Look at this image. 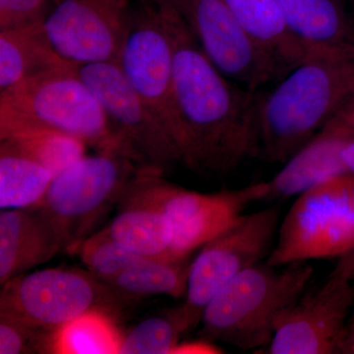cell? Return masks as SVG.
I'll use <instances>...</instances> for the list:
<instances>
[{
  "label": "cell",
  "instance_id": "6da1fadb",
  "mask_svg": "<svg viewBox=\"0 0 354 354\" xmlns=\"http://www.w3.org/2000/svg\"><path fill=\"white\" fill-rule=\"evenodd\" d=\"M174 41V102L183 165L225 176L259 157L258 114L264 93L239 87L205 55L187 26L164 0Z\"/></svg>",
  "mask_w": 354,
  "mask_h": 354
},
{
  "label": "cell",
  "instance_id": "7a4b0ae2",
  "mask_svg": "<svg viewBox=\"0 0 354 354\" xmlns=\"http://www.w3.org/2000/svg\"><path fill=\"white\" fill-rule=\"evenodd\" d=\"M353 97L354 48L311 53L263 95L258 158L285 164Z\"/></svg>",
  "mask_w": 354,
  "mask_h": 354
},
{
  "label": "cell",
  "instance_id": "3957f363",
  "mask_svg": "<svg viewBox=\"0 0 354 354\" xmlns=\"http://www.w3.org/2000/svg\"><path fill=\"white\" fill-rule=\"evenodd\" d=\"M28 128H44L78 139L97 152L127 156L101 102L66 65L0 91V139Z\"/></svg>",
  "mask_w": 354,
  "mask_h": 354
},
{
  "label": "cell",
  "instance_id": "277c9868",
  "mask_svg": "<svg viewBox=\"0 0 354 354\" xmlns=\"http://www.w3.org/2000/svg\"><path fill=\"white\" fill-rule=\"evenodd\" d=\"M285 267L259 263L232 279L204 309L200 337L256 353L267 348L279 317L304 295L314 272L306 262Z\"/></svg>",
  "mask_w": 354,
  "mask_h": 354
},
{
  "label": "cell",
  "instance_id": "5b68a950",
  "mask_svg": "<svg viewBox=\"0 0 354 354\" xmlns=\"http://www.w3.org/2000/svg\"><path fill=\"white\" fill-rule=\"evenodd\" d=\"M268 181L241 189L195 192L169 183L160 174L142 171L127 188L120 204H137L162 212L171 223V257H189L230 227L253 203L266 201Z\"/></svg>",
  "mask_w": 354,
  "mask_h": 354
},
{
  "label": "cell",
  "instance_id": "8992f818",
  "mask_svg": "<svg viewBox=\"0 0 354 354\" xmlns=\"http://www.w3.org/2000/svg\"><path fill=\"white\" fill-rule=\"evenodd\" d=\"M142 171L120 153L84 156L53 177L39 208L53 221L68 250L92 234Z\"/></svg>",
  "mask_w": 354,
  "mask_h": 354
},
{
  "label": "cell",
  "instance_id": "52a82bcc",
  "mask_svg": "<svg viewBox=\"0 0 354 354\" xmlns=\"http://www.w3.org/2000/svg\"><path fill=\"white\" fill-rule=\"evenodd\" d=\"M354 247V174L324 181L297 196L279 225L267 263L274 267L341 258Z\"/></svg>",
  "mask_w": 354,
  "mask_h": 354
},
{
  "label": "cell",
  "instance_id": "ba28073f",
  "mask_svg": "<svg viewBox=\"0 0 354 354\" xmlns=\"http://www.w3.org/2000/svg\"><path fill=\"white\" fill-rule=\"evenodd\" d=\"M124 307L104 281L76 268L25 272L2 285L0 292V313L53 333L88 312L114 317Z\"/></svg>",
  "mask_w": 354,
  "mask_h": 354
},
{
  "label": "cell",
  "instance_id": "9c48e42d",
  "mask_svg": "<svg viewBox=\"0 0 354 354\" xmlns=\"http://www.w3.org/2000/svg\"><path fill=\"white\" fill-rule=\"evenodd\" d=\"M276 209L243 214L205 243L191 263L185 301L181 305L194 329L209 302L239 274L269 257L279 227Z\"/></svg>",
  "mask_w": 354,
  "mask_h": 354
},
{
  "label": "cell",
  "instance_id": "30bf717a",
  "mask_svg": "<svg viewBox=\"0 0 354 354\" xmlns=\"http://www.w3.org/2000/svg\"><path fill=\"white\" fill-rule=\"evenodd\" d=\"M78 72L101 102L127 157L142 171L164 176L183 165L171 134L116 62L81 65Z\"/></svg>",
  "mask_w": 354,
  "mask_h": 354
},
{
  "label": "cell",
  "instance_id": "8fae6325",
  "mask_svg": "<svg viewBox=\"0 0 354 354\" xmlns=\"http://www.w3.org/2000/svg\"><path fill=\"white\" fill-rule=\"evenodd\" d=\"M136 2L131 7L129 29L116 64L178 147L172 88L174 41L165 2Z\"/></svg>",
  "mask_w": 354,
  "mask_h": 354
},
{
  "label": "cell",
  "instance_id": "7c38bea8",
  "mask_svg": "<svg viewBox=\"0 0 354 354\" xmlns=\"http://www.w3.org/2000/svg\"><path fill=\"white\" fill-rule=\"evenodd\" d=\"M205 55L230 80L259 90L286 74L239 24L225 0H167Z\"/></svg>",
  "mask_w": 354,
  "mask_h": 354
},
{
  "label": "cell",
  "instance_id": "4fadbf2b",
  "mask_svg": "<svg viewBox=\"0 0 354 354\" xmlns=\"http://www.w3.org/2000/svg\"><path fill=\"white\" fill-rule=\"evenodd\" d=\"M130 17L131 6L111 0H57L41 27L58 57L81 66L118 62Z\"/></svg>",
  "mask_w": 354,
  "mask_h": 354
},
{
  "label": "cell",
  "instance_id": "5bb4252c",
  "mask_svg": "<svg viewBox=\"0 0 354 354\" xmlns=\"http://www.w3.org/2000/svg\"><path fill=\"white\" fill-rule=\"evenodd\" d=\"M353 300L351 281L330 274L322 286L304 292L279 317L271 344L261 353H344Z\"/></svg>",
  "mask_w": 354,
  "mask_h": 354
},
{
  "label": "cell",
  "instance_id": "9a60e30c",
  "mask_svg": "<svg viewBox=\"0 0 354 354\" xmlns=\"http://www.w3.org/2000/svg\"><path fill=\"white\" fill-rule=\"evenodd\" d=\"M62 249L64 237L43 209H1L0 285L48 262Z\"/></svg>",
  "mask_w": 354,
  "mask_h": 354
},
{
  "label": "cell",
  "instance_id": "2e32d148",
  "mask_svg": "<svg viewBox=\"0 0 354 354\" xmlns=\"http://www.w3.org/2000/svg\"><path fill=\"white\" fill-rule=\"evenodd\" d=\"M354 129L333 120L286 162L269 183L267 200L299 196L328 179L348 174L342 152Z\"/></svg>",
  "mask_w": 354,
  "mask_h": 354
},
{
  "label": "cell",
  "instance_id": "e0dca14e",
  "mask_svg": "<svg viewBox=\"0 0 354 354\" xmlns=\"http://www.w3.org/2000/svg\"><path fill=\"white\" fill-rule=\"evenodd\" d=\"M277 1L309 55L354 48V20L341 0Z\"/></svg>",
  "mask_w": 354,
  "mask_h": 354
},
{
  "label": "cell",
  "instance_id": "ac0fdd59",
  "mask_svg": "<svg viewBox=\"0 0 354 354\" xmlns=\"http://www.w3.org/2000/svg\"><path fill=\"white\" fill-rule=\"evenodd\" d=\"M249 38L279 65L286 76L309 53L285 19L277 0H225Z\"/></svg>",
  "mask_w": 354,
  "mask_h": 354
},
{
  "label": "cell",
  "instance_id": "d6986e66",
  "mask_svg": "<svg viewBox=\"0 0 354 354\" xmlns=\"http://www.w3.org/2000/svg\"><path fill=\"white\" fill-rule=\"evenodd\" d=\"M191 263L190 256L181 259L143 258L106 283L125 307L156 295L180 298L187 290Z\"/></svg>",
  "mask_w": 354,
  "mask_h": 354
},
{
  "label": "cell",
  "instance_id": "ffe728a7",
  "mask_svg": "<svg viewBox=\"0 0 354 354\" xmlns=\"http://www.w3.org/2000/svg\"><path fill=\"white\" fill-rule=\"evenodd\" d=\"M53 174L8 140H0V208L34 209L43 204Z\"/></svg>",
  "mask_w": 354,
  "mask_h": 354
},
{
  "label": "cell",
  "instance_id": "44dd1931",
  "mask_svg": "<svg viewBox=\"0 0 354 354\" xmlns=\"http://www.w3.org/2000/svg\"><path fill=\"white\" fill-rule=\"evenodd\" d=\"M108 227L114 239L127 250L141 258L174 259L171 223L158 211L137 204H120Z\"/></svg>",
  "mask_w": 354,
  "mask_h": 354
},
{
  "label": "cell",
  "instance_id": "7402d4cb",
  "mask_svg": "<svg viewBox=\"0 0 354 354\" xmlns=\"http://www.w3.org/2000/svg\"><path fill=\"white\" fill-rule=\"evenodd\" d=\"M41 25L0 32V91L48 70L73 65L51 48Z\"/></svg>",
  "mask_w": 354,
  "mask_h": 354
},
{
  "label": "cell",
  "instance_id": "603a6c76",
  "mask_svg": "<svg viewBox=\"0 0 354 354\" xmlns=\"http://www.w3.org/2000/svg\"><path fill=\"white\" fill-rule=\"evenodd\" d=\"M122 337L113 315L102 311H91L55 332L53 353H118Z\"/></svg>",
  "mask_w": 354,
  "mask_h": 354
},
{
  "label": "cell",
  "instance_id": "cb8c5ba5",
  "mask_svg": "<svg viewBox=\"0 0 354 354\" xmlns=\"http://www.w3.org/2000/svg\"><path fill=\"white\" fill-rule=\"evenodd\" d=\"M183 307L145 319L123 335L120 354H172L190 330Z\"/></svg>",
  "mask_w": 354,
  "mask_h": 354
},
{
  "label": "cell",
  "instance_id": "d4e9b609",
  "mask_svg": "<svg viewBox=\"0 0 354 354\" xmlns=\"http://www.w3.org/2000/svg\"><path fill=\"white\" fill-rule=\"evenodd\" d=\"M0 140H8L19 147L53 177L84 157L87 147L74 137L44 128H28Z\"/></svg>",
  "mask_w": 354,
  "mask_h": 354
},
{
  "label": "cell",
  "instance_id": "484cf974",
  "mask_svg": "<svg viewBox=\"0 0 354 354\" xmlns=\"http://www.w3.org/2000/svg\"><path fill=\"white\" fill-rule=\"evenodd\" d=\"M82 261L87 271L101 281H109L137 261L143 259L120 245L108 227L88 235L68 250Z\"/></svg>",
  "mask_w": 354,
  "mask_h": 354
},
{
  "label": "cell",
  "instance_id": "4316f807",
  "mask_svg": "<svg viewBox=\"0 0 354 354\" xmlns=\"http://www.w3.org/2000/svg\"><path fill=\"white\" fill-rule=\"evenodd\" d=\"M55 335L0 313V354L53 353Z\"/></svg>",
  "mask_w": 354,
  "mask_h": 354
},
{
  "label": "cell",
  "instance_id": "83f0119b",
  "mask_svg": "<svg viewBox=\"0 0 354 354\" xmlns=\"http://www.w3.org/2000/svg\"><path fill=\"white\" fill-rule=\"evenodd\" d=\"M57 0H0V32L41 25Z\"/></svg>",
  "mask_w": 354,
  "mask_h": 354
},
{
  "label": "cell",
  "instance_id": "f1b7e54d",
  "mask_svg": "<svg viewBox=\"0 0 354 354\" xmlns=\"http://www.w3.org/2000/svg\"><path fill=\"white\" fill-rule=\"evenodd\" d=\"M214 342L200 337L197 342H180L172 353H221Z\"/></svg>",
  "mask_w": 354,
  "mask_h": 354
},
{
  "label": "cell",
  "instance_id": "f546056e",
  "mask_svg": "<svg viewBox=\"0 0 354 354\" xmlns=\"http://www.w3.org/2000/svg\"><path fill=\"white\" fill-rule=\"evenodd\" d=\"M332 274L348 279L349 281L354 279V251H351L339 258Z\"/></svg>",
  "mask_w": 354,
  "mask_h": 354
},
{
  "label": "cell",
  "instance_id": "4dcf8cb0",
  "mask_svg": "<svg viewBox=\"0 0 354 354\" xmlns=\"http://www.w3.org/2000/svg\"><path fill=\"white\" fill-rule=\"evenodd\" d=\"M334 120L342 121V122L346 123V124L353 127L354 129V97L342 109L341 113L335 116Z\"/></svg>",
  "mask_w": 354,
  "mask_h": 354
},
{
  "label": "cell",
  "instance_id": "1f68e13d",
  "mask_svg": "<svg viewBox=\"0 0 354 354\" xmlns=\"http://www.w3.org/2000/svg\"><path fill=\"white\" fill-rule=\"evenodd\" d=\"M342 160L348 167V171L354 174V137L349 140L342 152Z\"/></svg>",
  "mask_w": 354,
  "mask_h": 354
},
{
  "label": "cell",
  "instance_id": "d6a6232c",
  "mask_svg": "<svg viewBox=\"0 0 354 354\" xmlns=\"http://www.w3.org/2000/svg\"><path fill=\"white\" fill-rule=\"evenodd\" d=\"M344 353L354 354V319L348 325V335L344 342Z\"/></svg>",
  "mask_w": 354,
  "mask_h": 354
},
{
  "label": "cell",
  "instance_id": "836d02e7",
  "mask_svg": "<svg viewBox=\"0 0 354 354\" xmlns=\"http://www.w3.org/2000/svg\"><path fill=\"white\" fill-rule=\"evenodd\" d=\"M111 1L120 4V6H130V2H131V0H111Z\"/></svg>",
  "mask_w": 354,
  "mask_h": 354
},
{
  "label": "cell",
  "instance_id": "e575fe53",
  "mask_svg": "<svg viewBox=\"0 0 354 354\" xmlns=\"http://www.w3.org/2000/svg\"><path fill=\"white\" fill-rule=\"evenodd\" d=\"M351 251H354V247H353V249H351ZM351 251H349V252H351Z\"/></svg>",
  "mask_w": 354,
  "mask_h": 354
}]
</instances>
